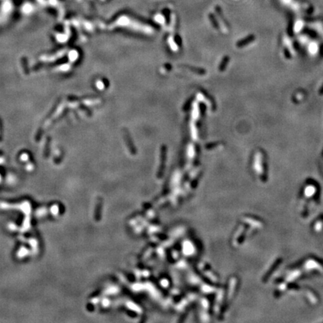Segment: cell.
I'll use <instances>...</instances> for the list:
<instances>
[{"label":"cell","mask_w":323,"mask_h":323,"mask_svg":"<svg viewBox=\"0 0 323 323\" xmlns=\"http://www.w3.org/2000/svg\"><path fill=\"white\" fill-rule=\"evenodd\" d=\"M69 56H70V61H75L76 58H77V52H71L70 53Z\"/></svg>","instance_id":"cell-1"}]
</instances>
